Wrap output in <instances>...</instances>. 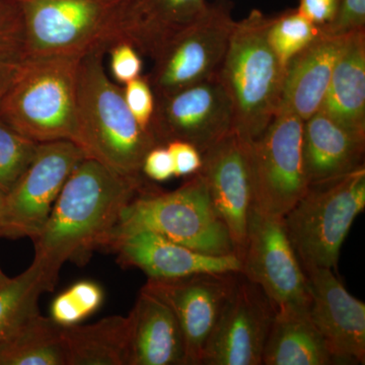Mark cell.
Instances as JSON below:
<instances>
[{
    "mask_svg": "<svg viewBox=\"0 0 365 365\" xmlns=\"http://www.w3.org/2000/svg\"><path fill=\"white\" fill-rule=\"evenodd\" d=\"M11 279V278L7 277L6 274L4 273V271L1 270V268H0V287H2V285L6 284L7 281Z\"/></svg>",
    "mask_w": 365,
    "mask_h": 365,
    "instance_id": "39",
    "label": "cell"
},
{
    "mask_svg": "<svg viewBox=\"0 0 365 365\" xmlns=\"http://www.w3.org/2000/svg\"><path fill=\"white\" fill-rule=\"evenodd\" d=\"M339 0H299L297 11L316 26L332 20Z\"/></svg>",
    "mask_w": 365,
    "mask_h": 365,
    "instance_id": "37",
    "label": "cell"
},
{
    "mask_svg": "<svg viewBox=\"0 0 365 365\" xmlns=\"http://www.w3.org/2000/svg\"><path fill=\"white\" fill-rule=\"evenodd\" d=\"M250 143L237 132L223 137L202 153V175L213 208L225 223L242 260L253 206Z\"/></svg>",
    "mask_w": 365,
    "mask_h": 365,
    "instance_id": "15",
    "label": "cell"
},
{
    "mask_svg": "<svg viewBox=\"0 0 365 365\" xmlns=\"http://www.w3.org/2000/svg\"><path fill=\"white\" fill-rule=\"evenodd\" d=\"M304 120L276 113L258 138L250 143L253 206L283 217L309 188L302 157Z\"/></svg>",
    "mask_w": 365,
    "mask_h": 365,
    "instance_id": "8",
    "label": "cell"
},
{
    "mask_svg": "<svg viewBox=\"0 0 365 365\" xmlns=\"http://www.w3.org/2000/svg\"><path fill=\"white\" fill-rule=\"evenodd\" d=\"M28 57L0 53V104L19 78Z\"/></svg>",
    "mask_w": 365,
    "mask_h": 365,
    "instance_id": "36",
    "label": "cell"
},
{
    "mask_svg": "<svg viewBox=\"0 0 365 365\" xmlns=\"http://www.w3.org/2000/svg\"><path fill=\"white\" fill-rule=\"evenodd\" d=\"M206 0H127L121 23V40L155 59L176 36L207 11Z\"/></svg>",
    "mask_w": 365,
    "mask_h": 365,
    "instance_id": "19",
    "label": "cell"
},
{
    "mask_svg": "<svg viewBox=\"0 0 365 365\" xmlns=\"http://www.w3.org/2000/svg\"><path fill=\"white\" fill-rule=\"evenodd\" d=\"M235 24L230 2L209 4L196 23L170 41L146 76L155 98L217 76Z\"/></svg>",
    "mask_w": 365,
    "mask_h": 365,
    "instance_id": "9",
    "label": "cell"
},
{
    "mask_svg": "<svg viewBox=\"0 0 365 365\" xmlns=\"http://www.w3.org/2000/svg\"><path fill=\"white\" fill-rule=\"evenodd\" d=\"M81 59L78 56L28 57L0 104V118L36 143L68 140L81 148L78 110Z\"/></svg>",
    "mask_w": 365,
    "mask_h": 365,
    "instance_id": "4",
    "label": "cell"
},
{
    "mask_svg": "<svg viewBox=\"0 0 365 365\" xmlns=\"http://www.w3.org/2000/svg\"><path fill=\"white\" fill-rule=\"evenodd\" d=\"M165 146L174 163L175 177H190L201 169L202 155L195 146L180 140L170 141Z\"/></svg>",
    "mask_w": 365,
    "mask_h": 365,
    "instance_id": "34",
    "label": "cell"
},
{
    "mask_svg": "<svg viewBox=\"0 0 365 365\" xmlns=\"http://www.w3.org/2000/svg\"><path fill=\"white\" fill-rule=\"evenodd\" d=\"M0 365H67L63 327L33 314L0 347Z\"/></svg>",
    "mask_w": 365,
    "mask_h": 365,
    "instance_id": "25",
    "label": "cell"
},
{
    "mask_svg": "<svg viewBox=\"0 0 365 365\" xmlns=\"http://www.w3.org/2000/svg\"><path fill=\"white\" fill-rule=\"evenodd\" d=\"M103 300L104 292L97 282L78 281L53 299L50 318L61 327L78 325L100 309Z\"/></svg>",
    "mask_w": 365,
    "mask_h": 365,
    "instance_id": "28",
    "label": "cell"
},
{
    "mask_svg": "<svg viewBox=\"0 0 365 365\" xmlns=\"http://www.w3.org/2000/svg\"><path fill=\"white\" fill-rule=\"evenodd\" d=\"M321 110L346 130L365 138V30L346 38Z\"/></svg>",
    "mask_w": 365,
    "mask_h": 365,
    "instance_id": "22",
    "label": "cell"
},
{
    "mask_svg": "<svg viewBox=\"0 0 365 365\" xmlns=\"http://www.w3.org/2000/svg\"><path fill=\"white\" fill-rule=\"evenodd\" d=\"M45 292L47 287L35 263L0 287V347L29 317L39 312L38 300Z\"/></svg>",
    "mask_w": 365,
    "mask_h": 365,
    "instance_id": "26",
    "label": "cell"
},
{
    "mask_svg": "<svg viewBox=\"0 0 365 365\" xmlns=\"http://www.w3.org/2000/svg\"><path fill=\"white\" fill-rule=\"evenodd\" d=\"M26 57L85 56L121 40L127 0H13Z\"/></svg>",
    "mask_w": 365,
    "mask_h": 365,
    "instance_id": "7",
    "label": "cell"
},
{
    "mask_svg": "<svg viewBox=\"0 0 365 365\" xmlns=\"http://www.w3.org/2000/svg\"><path fill=\"white\" fill-rule=\"evenodd\" d=\"M262 364H335L325 341L309 318V309H280L275 313Z\"/></svg>",
    "mask_w": 365,
    "mask_h": 365,
    "instance_id": "23",
    "label": "cell"
},
{
    "mask_svg": "<svg viewBox=\"0 0 365 365\" xmlns=\"http://www.w3.org/2000/svg\"><path fill=\"white\" fill-rule=\"evenodd\" d=\"M110 57V71L115 83L126 85L141 76L143 59L136 48L126 41L115 43L108 50Z\"/></svg>",
    "mask_w": 365,
    "mask_h": 365,
    "instance_id": "33",
    "label": "cell"
},
{
    "mask_svg": "<svg viewBox=\"0 0 365 365\" xmlns=\"http://www.w3.org/2000/svg\"><path fill=\"white\" fill-rule=\"evenodd\" d=\"M129 316V365H186L181 328L167 304L141 289Z\"/></svg>",
    "mask_w": 365,
    "mask_h": 365,
    "instance_id": "20",
    "label": "cell"
},
{
    "mask_svg": "<svg viewBox=\"0 0 365 365\" xmlns=\"http://www.w3.org/2000/svg\"><path fill=\"white\" fill-rule=\"evenodd\" d=\"M136 232H155L213 256L235 255L227 228L213 208L199 172L174 191L146 187L125 207L104 246L114 237Z\"/></svg>",
    "mask_w": 365,
    "mask_h": 365,
    "instance_id": "5",
    "label": "cell"
},
{
    "mask_svg": "<svg viewBox=\"0 0 365 365\" xmlns=\"http://www.w3.org/2000/svg\"><path fill=\"white\" fill-rule=\"evenodd\" d=\"M141 173L155 182H165L175 177L174 163L167 146H155L146 153Z\"/></svg>",
    "mask_w": 365,
    "mask_h": 365,
    "instance_id": "35",
    "label": "cell"
},
{
    "mask_svg": "<svg viewBox=\"0 0 365 365\" xmlns=\"http://www.w3.org/2000/svg\"><path fill=\"white\" fill-rule=\"evenodd\" d=\"M150 131L158 145L185 141L201 155L235 131L232 103L218 76L155 98Z\"/></svg>",
    "mask_w": 365,
    "mask_h": 365,
    "instance_id": "12",
    "label": "cell"
},
{
    "mask_svg": "<svg viewBox=\"0 0 365 365\" xmlns=\"http://www.w3.org/2000/svg\"><path fill=\"white\" fill-rule=\"evenodd\" d=\"M309 280V314L335 364L365 361V304L353 297L332 269L304 271Z\"/></svg>",
    "mask_w": 365,
    "mask_h": 365,
    "instance_id": "16",
    "label": "cell"
},
{
    "mask_svg": "<svg viewBox=\"0 0 365 365\" xmlns=\"http://www.w3.org/2000/svg\"><path fill=\"white\" fill-rule=\"evenodd\" d=\"M242 263V275L263 290L275 312L309 309V280L288 239L283 217L252 207Z\"/></svg>",
    "mask_w": 365,
    "mask_h": 365,
    "instance_id": "10",
    "label": "cell"
},
{
    "mask_svg": "<svg viewBox=\"0 0 365 365\" xmlns=\"http://www.w3.org/2000/svg\"><path fill=\"white\" fill-rule=\"evenodd\" d=\"M104 50L81 57L78 76L81 148L88 158L127 176H141L146 153L158 146L125 102L123 88L110 78Z\"/></svg>",
    "mask_w": 365,
    "mask_h": 365,
    "instance_id": "2",
    "label": "cell"
},
{
    "mask_svg": "<svg viewBox=\"0 0 365 365\" xmlns=\"http://www.w3.org/2000/svg\"><path fill=\"white\" fill-rule=\"evenodd\" d=\"M275 313L263 290L240 273L206 346L202 365H262Z\"/></svg>",
    "mask_w": 365,
    "mask_h": 365,
    "instance_id": "14",
    "label": "cell"
},
{
    "mask_svg": "<svg viewBox=\"0 0 365 365\" xmlns=\"http://www.w3.org/2000/svg\"><path fill=\"white\" fill-rule=\"evenodd\" d=\"M364 209V167L309 185L283 216L288 239L304 271L337 268L343 242Z\"/></svg>",
    "mask_w": 365,
    "mask_h": 365,
    "instance_id": "6",
    "label": "cell"
},
{
    "mask_svg": "<svg viewBox=\"0 0 365 365\" xmlns=\"http://www.w3.org/2000/svg\"><path fill=\"white\" fill-rule=\"evenodd\" d=\"M86 158L85 151L71 141L39 143L32 163L6 194L1 237L34 241L72 170Z\"/></svg>",
    "mask_w": 365,
    "mask_h": 365,
    "instance_id": "11",
    "label": "cell"
},
{
    "mask_svg": "<svg viewBox=\"0 0 365 365\" xmlns=\"http://www.w3.org/2000/svg\"><path fill=\"white\" fill-rule=\"evenodd\" d=\"M104 248L113 250L123 267L139 269L148 278L168 279L202 273H241L237 255L213 256L170 241L150 232H136L110 240Z\"/></svg>",
    "mask_w": 365,
    "mask_h": 365,
    "instance_id": "17",
    "label": "cell"
},
{
    "mask_svg": "<svg viewBox=\"0 0 365 365\" xmlns=\"http://www.w3.org/2000/svg\"><path fill=\"white\" fill-rule=\"evenodd\" d=\"M365 138L351 133L319 110L304 121L302 157L309 184L364 167Z\"/></svg>",
    "mask_w": 365,
    "mask_h": 365,
    "instance_id": "21",
    "label": "cell"
},
{
    "mask_svg": "<svg viewBox=\"0 0 365 365\" xmlns=\"http://www.w3.org/2000/svg\"><path fill=\"white\" fill-rule=\"evenodd\" d=\"M319 35V26L304 18L297 9H288L270 16L267 37L269 44L283 66L307 47Z\"/></svg>",
    "mask_w": 365,
    "mask_h": 365,
    "instance_id": "27",
    "label": "cell"
},
{
    "mask_svg": "<svg viewBox=\"0 0 365 365\" xmlns=\"http://www.w3.org/2000/svg\"><path fill=\"white\" fill-rule=\"evenodd\" d=\"M240 273H202L179 278H148L141 289L170 307L184 338L186 365H202L204 351Z\"/></svg>",
    "mask_w": 365,
    "mask_h": 365,
    "instance_id": "13",
    "label": "cell"
},
{
    "mask_svg": "<svg viewBox=\"0 0 365 365\" xmlns=\"http://www.w3.org/2000/svg\"><path fill=\"white\" fill-rule=\"evenodd\" d=\"M0 53L26 56L23 19L13 0H0Z\"/></svg>",
    "mask_w": 365,
    "mask_h": 365,
    "instance_id": "30",
    "label": "cell"
},
{
    "mask_svg": "<svg viewBox=\"0 0 365 365\" xmlns=\"http://www.w3.org/2000/svg\"><path fill=\"white\" fill-rule=\"evenodd\" d=\"M347 37L319 31L316 39L288 62L277 113H292L306 121L321 110Z\"/></svg>",
    "mask_w": 365,
    "mask_h": 365,
    "instance_id": "18",
    "label": "cell"
},
{
    "mask_svg": "<svg viewBox=\"0 0 365 365\" xmlns=\"http://www.w3.org/2000/svg\"><path fill=\"white\" fill-rule=\"evenodd\" d=\"M270 16L254 9L235 21L218 78L232 106L235 132L253 141L279 106L285 68L269 44Z\"/></svg>",
    "mask_w": 365,
    "mask_h": 365,
    "instance_id": "3",
    "label": "cell"
},
{
    "mask_svg": "<svg viewBox=\"0 0 365 365\" xmlns=\"http://www.w3.org/2000/svg\"><path fill=\"white\" fill-rule=\"evenodd\" d=\"M148 187L141 176H127L86 158L72 170L49 218L34 240L35 258L48 292L67 261L81 262L103 248L125 207Z\"/></svg>",
    "mask_w": 365,
    "mask_h": 365,
    "instance_id": "1",
    "label": "cell"
},
{
    "mask_svg": "<svg viewBox=\"0 0 365 365\" xmlns=\"http://www.w3.org/2000/svg\"><path fill=\"white\" fill-rule=\"evenodd\" d=\"M130 333L129 314L63 327L67 365H129Z\"/></svg>",
    "mask_w": 365,
    "mask_h": 365,
    "instance_id": "24",
    "label": "cell"
},
{
    "mask_svg": "<svg viewBox=\"0 0 365 365\" xmlns=\"http://www.w3.org/2000/svg\"><path fill=\"white\" fill-rule=\"evenodd\" d=\"M4 205H6V194L0 191V237H1L2 225H4Z\"/></svg>",
    "mask_w": 365,
    "mask_h": 365,
    "instance_id": "38",
    "label": "cell"
},
{
    "mask_svg": "<svg viewBox=\"0 0 365 365\" xmlns=\"http://www.w3.org/2000/svg\"><path fill=\"white\" fill-rule=\"evenodd\" d=\"M39 143L0 118V191L7 194L31 165Z\"/></svg>",
    "mask_w": 365,
    "mask_h": 365,
    "instance_id": "29",
    "label": "cell"
},
{
    "mask_svg": "<svg viewBox=\"0 0 365 365\" xmlns=\"http://www.w3.org/2000/svg\"><path fill=\"white\" fill-rule=\"evenodd\" d=\"M125 102L141 127L150 131L155 96L146 76H139L123 86ZM153 133V132H151Z\"/></svg>",
    "mask_w": 365,
    "mask_h": 365,
    "instance_id": "32",
    "label": "cell"
},
{
    "mask_svg": "<svg viewBox=\"0 0 365 365\" xmlns=\"http://www.w3.org/2000/svg\"><path fill=\"white\" fill-rule=\"evenodd\" d=\"M365 30V0H339L332 20L319 26V33L333 37H347Z\"/></svg>",
    "mask_w": 365,
    "mask_h": 365,
    "instance_id": "31",
    "label": "cell"
}]
</instances>
